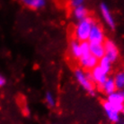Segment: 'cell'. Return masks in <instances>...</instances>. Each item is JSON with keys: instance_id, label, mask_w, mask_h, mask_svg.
I'll use <instances>...</instances> for the list:
<instances>
[{"instance_id": "1", "label": "cell", "mask_w": 124, "mask_h": 124, "mask_svg": "<svg viewBox=\"0 0 124 124\" xmlns=\"http://www.w3.org/2000/svg\"><path fill=\"white\" fill-rule=\"evenodd\" d=\"M94 20L91 16H87L85 18L82 19L80 21H78V23L75 27L74 35L75 39L78 41H87L89 33H90L91 28L94 23Z\"/></svg>"}, {"instance_id": "2", "label": "cell", "mask_w": 124, "mask_h": 124, "mask_svg": "<svg viewBox=\"0 0 124 124\" xmlns=\"http://www.w3.org/2000/svg\"><path fill=\"white\" fill-rule=\"evenodd\" d=\"M74 76L76 80L78 83L83 87V89L85 90L87 93L93 95L95 93V88H94V84L86 76V72L82 68H76L74 71Z\"/></svg>"}, {"instance_id": "3", "label": "cell", "mask_w": 124, "mask_h": 124, "mask_svg": "<svg viewBox=\"0 0 124 124\" xmlns=\"http://www.w3.org/2000/svg\"><path fill=\"white\" fill-rule=\"evenodd\" d=\"M105 40L104 32L102 31V26L94 22L91 28L89 37H88V42L89 43H103Z\"/></svg>"}, {"instance_id": "4", "label": "cell", "mask_w": 124, "mask_h": 124, "mask_svg": "<svg viewBox=\"0 0 124 124\" xmlns=\"http://www.w3.org/2000/svg\"><path fill=\"white\" fill-rule=\"evenodd\" d=\"M102 108L104 110L106 116L108 120L112 123H118L121 120V112L119 111L115 106H113L110 102L107 100L102 102Z\"/></svg>"}, {"instance_id": "5", "label": "cell", "mask_w": 124, "mask_h": 124, "mask_svg": "<svg viewBox=\"0 0 124 124\" xmlns=\"http://www.w3.org/2000/svg\"><path fill=\"white\" fill-rule=\"evenodd\" d=\"M104 50H105V56L113 63L119 59V49L116 43L113 40L110 39H105L103 42Z\"/></svg>"}, {"instance_id": "6", "label": "cell", "mask_w": 124, "mask_h": 124, "mask_svg": "<svg viewBox=\"0 0 124 124\" xmlns=\"http://www.w3.org/2000/svg\"><path fill=\"white\" fill-rule=\"evenodd\" d=\"M107 101L111 102L112 105L115 106L121 112L122 109L124 108V89L116 90L112 93L109 94Z\"/></svg>"}, {"instance_id": "7", "label": "cell", "mask_w": 124, "mask_h": 124, "mask_svg": "<svg viewBox=\"0 0 124 124\" xmlns=\"http://www.w3.org/2000/svg\"><path fill=\"white\" fill-rule=\"evenodd\" d=\"M81 68L85 71H91L93 68H95L98 65L99 59H97L94 56H93L91 53L81 56L78 59Z\"/></svg>"}, {"instance_id": "8", "label": "cell", "mask_w": 124, "mask_h": 124, "mask_svg": "<svg viewBox=\"0 0 124 124\" xmlns=\"http://www.w3.org/2000/svg\"><path fill=\"white\" fill-rule=\"evenodd\" d=\"M100 12L102 15V17L103 21L105 23L107 26L112 30H114L116 27V23H115V20L113 18L111 10L109 8V6L105 3H102L100 5Z\"/></svg>"}, {"instance_id": "9", "label": "cell", "mask_w": 124, "mask_h": 124, "mask_svg": "<svg viewBox=\"0 0 124 124\" xmlns=\"http://www.w3.org/2000/svg\"><path fill=\"white\" fill-rule=\"evenodd\" d=\"M91 74H92V77H93V83L97 85L98 87L101 86L106 81V79L108 78V74H106L98 65L91 70Z\"/></svg>"}, {"instance_id": "10", "label": "cell", "mask_w": 124, "mask_h": 124, "mask_svg": "<svg viewBox=\"0 0 124 124\" xmlns=\"http://www.w3.org/2000/svg\"><path fill=\"white\" fill-rule=\"evenodd\" d=\"M90 44V53L97 59H101L105 56V50L103 43H89Z\"/></svg>"}, {"instance_id": "11", "label": "cell", "mask_w": 124, "mask_h": 124, "mask_svg": "<svg viewBox=\"0 0 124 124\" xmlns=\"http://www.w3.org/2000/svg\"><path fill=\"white\" fill-rule=\"evenodd\" d=\"M25 6L33 10H39L45 7L47 5V0H21Z\"/></svg>"}, {"instance_id": "12", "label": "cell", "mask_w": 124, "mask_h": 124, "mask_svg": "<svg viewBox=\"0 0 124 124\" xmlns=\"http://www.w3.org/2000/svg\"><path fill=\"white\" fill-rule=\"evenodd\" d=\"M100 88H101V90L105 93V94H107V95L111 94V93H112L113 92H115V91L117 90L116 85H115V83H114V80H113V78H107L105 82L100 86Z\"/></svg>"}, {"instance_id": "13", "label": "cell", "mask_w": 124, "mask_h": 124, "mask_svg": "<svg viewBox=\"0 0 124 124\" xmlns=\"http://www.w3.org/2000/svg\"><path fill=\"white\" fill-rule=\"evenodd\" d=\"M72 14H73V16H74V18L76 20L80 21L82 19L87 17L88 15H89V12H88V10H87V8L85 6H78V7H76V8H73Z\"/></svg>"}, {"instance_id": "14", "label": "cell", "mask_w": 124, "mask_h": 124, "mask_svg": "<svg viewBox=\"0 0 124 124\" xmlns=\"http://www.w3.org/2000/svg\"><path fill=\"white\" fill-rule=\"evenodd\" d=\"M70 53L71 56L76 59H79L81 57V49H80V41L78 40H72L70 41Z\"/></svg>"}, {"instance_id": "15", "label": "cell", "mask_w": 124, "mask_h": 124, "mask_svg": "<svg viewBox=\"0 0 124 124\" xmlns=\"http://www.w3.org/2000/svg\"><path fill=\"white\" fill-rule=\"evenodd\" d=\"M112 62L106 56L102 57V59H99V62H98V66L105 72L106 74H109L110 72L112 71Z\"/></svg>"}, {"instance_id": "16", "label": "cell", "mask_w": 124, "mask_h": 124, "mask_svg": "<svg viewBox=\"0 0 124 124\" xmlns=\"http://www.w3.org/2000/svg\"><path fill=\"white\" fill-rule=\"evenodd\" d=\"M115 85L117 90H122L124 89V70L123 71H120L114 76L113 78Z\"/></svg>"}, {"instance_id": "17", "label": "cell", "mask_w": 124, "mask_h": 124, "mask_svg": "<svg viewBox=\"0 0 124 124\" xmlns=\"http://www.w3.org/2000/svg\"><path fill=\"white\" fill-rule=\"evenodd\" d=\"M45 102H46L47 105L50 107V108H54L56 106V99L55 96L51 92L48 91L45 94Z\"/></svg>"}, {"instance_id": "18", "label": "cell", "mask_w": 124, "mask_h": 124, "mask_svg": "<svg viewBox=\"0 0 124 124\" xmlns=\"http://www.w3.org/2000/svg\"><path fill=\"white\" fill-rule=\"evenodd\" d=\"M80 49H81V56L89 54L90 53V44H89V42L88 41H81Z\"/></svg>"}, {"instance_id": "19", "label": "cell", "mask_w": 124, "mask_h": 124, "mask_svg": "<svg viewBox=\"0 0 124 124\" xmlns=\"http://www.w3.org/2000/svg\"><path fill=\"white\" fill-rule=\"evenodd\" d=\"M85 0H69V6L72 8H76L78 6H85Z\"/></svg>"}, {"instance_id": "20", "label": "cell", "mask_w": 124, "mask_h": 124, "mask_svg": "<svg viewBox=\"0 0 124 124\" xmlns=\"http://www.w3.org/2000/svg\"><path fill=\"white\" fill-rule=\"evenodd\" d=\"M6 82H7V80H6V77L0 73V87L5 86L6 85Z\"/></svg>"}, {"instance_id": "21", "label": "cell", "mask_w": 124, "mask_h": 124, "mask_svg": "<svg viewBox=\"0 0 124 124\" xmlns=\"http://www.w3.org/2000/svg\"><path fill=\"white\" fill-rule=\"evenodd\" d=\"M121 113H122V114H123V115H124V108H123V109H122V111H121Z\"/></svg>"}, {"instance_id": "22", "label": "cell", "mask_w": 124, "mask_h": 124, "mask_svg": "<svg viewBox=\"0 0 124 124\" xmlns=\"http://www.w3.org/2000/svg\"><path fill=\"white\" fill-rule=\"evenodd\" d=\"M122 124H124V122H123V123H122Z\"/></svg>"}]
</instances>
